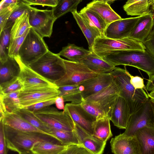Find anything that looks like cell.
I'll list each match as a JSON object with an SVG mask.
<instances>
[{"label":"cell","instance_id":"obj_1","mask_svg":"<svg viewBox=\"0 0 154 154\" xmlns=\"http://www.w3.org/2000/svg\"><path fill=\"white\" fill-rule=\"evenodd\" d=\"M102 58L115 66H129L140 69L147 74L148 79L154 75V56L146 49L114 51Z\"/></svg>","mask_w":154,"mask_h":154},{"label":"cell","instance_id":"obj_2","mask_svg":"<svg viewBox=\"0 0 154 154\" xmlns=\"http://www.w3.org/2000/svg\"><path fill=\"white\" fill-rule=\"evenodd\" d=\"M129 72L116 67L110 73L119 91V96L126 101L131 115L139 109L149 98L144 89H136L130 82Z\"/></svg>","mask_w":154,"mask_h":154},{"label":"cell","instance_id":"obj_3","mask_svg":"<svg viewBox=\"0 0 154 154\" xmlns=\"http://www.w3.org/2000/svg\"><path fill=\"white\" fill-rule=\"evenodd\" d=\"M4 132L8 149L18 153L31 151L37 142L56 139L47 134L19 131L5 125Z\"/></svg>","mask_w":154,"mask_h":154},{"label":"cell","instance_id":"obj_4","mask_svg":"<svg viewBox=\"0 0 154 154\" xmlns=\"http://www.w3.org/2000/svg\"><path fill=\"white\" fill-rule=\"evenodd\" d=\"M28 66L54 84L65 73L64 59L49 50Z\"/></svg>","mask_w":154,"mask_h":154},{"label":"cell","instance_id":"obj_5","mask_svg":"<svg viewBox=\"0 0 154 154\" xmlns=\"http://www.w3.org/2000/svg\"><path fill=\"white\" fill-rule=\"evenodd\" d=\"M49 50L43 38L31 27L20 48L19 57L23 63L28 66Z\"/></svg>","mask_w":154,"mask_h":154},{"label":"cell","instance_id":"obj_6","mask_svg":"<svg viewBox=\"0 0 154 154\" xmlns=\"http://www.w3.org/2000/svg\"><path fill=\"white\" fill-rule=\"evenodd\" d=\"M146 47L143 42L129 38L114 39L100 37L95 40L92 51L102 57L111 52L119 50H137L145 51Z\"/></svg>","mask_w":154,"mask_h":154},{"label":"cell","instance_id":"obj_7","mask_svg":"<svg viewBox=\"0 0 154 154\" xmlns=\"http://www.w3.org/2000/svg\"><path fill=\"white\" fill-rule=\"evenodd\" d=\"M65 73L54 84L57 87L77 85L100 74L96 73L83 64L64 59Z\"/></svg>","mask_w":154,"mask_h":154},{"label":"cell","instance_id":"obj_8","mask_svg":"<svg viewBox=\"0 0 154 154\" xmlns=\"http://www.w3.org/2000/svg\"><path fill=\"white\" fill-rule=\"evenodd\" d=\"M42 122L54 128L67 131H73L75 123L64 111H59L55 107L48 106L34 112Z\"/></svg>","mask_w":154,"mask_h":154},{"label":"cell","instance_id":"obj_9","mask_svg":"<svg viewBox=\"0 0 154 154\" xmlns=\"http://www.w3.org/2000/svg\"><path fill=\"white\" fill-rule=\"evenodd\" d=\"M28 13L31 27L42 38L50 37L56 21L52 10H41L30 6Z\"/></svg>","mask_w":154,"mask_h":154},{"label":"cell","instance_id":"obj_10","mask_svg":"<svg viewBox=\"0 0 154 154\" xmlns=\"http://www.w3.org/2000/svg\"><path fill=\"white\" fill-rule=\"evenodd\" d=\"M119 96V89L113 79L109 85L99 92L84 99V100L104 112L109 118Z\"/></svg>","mask_w":154,"mask_h":154},{"label":"cell","instance_id":"obj_11","mask_svg":"<svg viewBox=\"0 0 154 154\" xmlns=\"http://www.w3.org/2000/svg\"><path fill=\"white\" fill-rule=\"evenodd\" d=\"M152 108L149 98L142 106L130 116L127 126L123 133L134 136L139 130L145 127L154 126Z\"/></svg>","mask_w":154,"mask_h":154},{"label":"cell","instance_id":"obj_12","mask_svg":"<svg viewBox=\"0 0 154 154\" xmlns=\"http://www.w3.org/2000/svg\"><path fill=\"white\" fill-rule=\"evenodd\" d=\"M15 58L20 67L18 78L22 86L21 90H31L48 87H58L23 63L19 57Z\"/></svg>","mask_w":154,"mask_h":154},{"label":"cell","instance_id":"obj_13","mask_svg":"<svg viewBox=\"0 0 154 154\" xmlns=\"http://www.w3.org/2000/svg\"><path fill=\"white\" fill-rule=\"evenodd\" d=\"M58 87H48L37 89L21 90L19 98L21 108L54 99L60 94Z\"/></svg>","mask_w":154,"mask_h":154},{"label":"cell","instance_id":"obj_14","mask_svg":"<svg viewBox=\"0 0 154 154\" xmlns=\"http://www.w3.org/2000/svg\"><path fill=\"white\" fill-rule=\"evenodd\" d=\"M140 16L122 19L109 24L104 32L106 38L120 39L128 38Z\"/></svg>","mask_w":154,"mask_h":154},{"label":"cell","instance_id":"obj_15","mask_svg":"<svg viewBox=\"0 0 154 154\" xmlns=\"http://www.w3.org/2000/svg\"><path fill=\"white\" fill-rule=\"evenodd\" d=\"M110 144L114 154H140L139 144L135 136H128L123 133L112 138Z\"/></svg>","mask_w":154,"mask_h":154},{"label":"cell","instance_id":"obj_16","mask_svg":"<svg viewBox=\"0 0 154 154\" xmlns=\"http://www.w3.org/2000/svg\"><path fill=\"white\" fill-rule=\"evenodd\" d=\"M63 110L70 116L74 123L92 135L93 124L96 120L83 109L80 104L67 103Z\"/></svg>","mask_w":154,"mask_h":154},{"label":"cell","instance_id":"obj_17","mask_svg":"<svg viewBox=\"0 0 154 154\" xmlns=\"http://www.w3.org/2000/svg\"><path fill=\"white\" fill-rule=\"evenodd\" d=\"M112 81L110 73H106L85 80L78 85L84 99L100 91L109 85Z\"/></svg>","mask_w":154,"mask_h":154},{"label":"cell","instance_id":"obj_18","mask_svg":"<svg viewBox=\"0 0 154 154\" xmlns=\"http://www.w3.org/2000/svg\"><path fill=\"white\" fill-rule=\"evenodd\" d=\"M131 116L130 109L126 101L119 96L110 115V120L117 128L125 129Z\"/></svg>","mask_w":154,"mask_h":154},{"label":"cell","instance_id":"obj_19","mask_svg":"<svg viewBox=\"0 0 154 154\" xmlns=\"http://www.w3.org/2000/svg\"><path fill=\"white\" fill-rule=\"evenodd\" d=\"M154 26V18L150 13L140 16L128 38L143 42L149 35Z\"/></svg>","mask_w":154,"mask_h":154},{"label":"cell","instance_id":"obj_20","mask_svg":"<svg viewBox=\"0 0 154 154\" xmlns=\"http://www.w3.org/2000/svg\"><path fill=\"white\" fill-rule=\"evenodd\" d=\"M74 123V131L80 145L91 154H102L106 143L97 139Z\"/></svg>","mask_w":154,"mask_h":154},{"label":"cell","instance_id":"obj_21","mask_svg":"<svg viewBox=\"0 0 154 154\" xmlns=\"http://www.w3.org/2000/svg\"><path fill=\"white\" fill-rule=\"evenodd\" d=\"M71 13L87 41L89 50L92 51L95 40L98 37H102L100 32L82 13L77 11Z\"/></svg>","mask_w":154,"mask_h":154},{"label":"cell","instance_id":"obj_22","mask_svg":"<svg viewBox=\"0 0 154 154\" xmlns=\"http://www.w3.org/2000/svg\"><path fill=\"white\" fill-rule=\"evenodd\" d=\"M86 6L97 13L107 26L111 23L122 18L112 9L106 0H93L88 3Z\"/></svg>","mask_w":154,"mask_h":154},{"label":"cell","instance_id":"obj_23","mask_svg":"<svg viewBox=\"0 0 154 154\" xmlns=\"http://www.w3.org/2000/svg\"><path fill=\"white\" fill-rule=\"evenodd\" d=\"M79 63L99 74L110 73L116 67L103 60L93 51H91Z\"/></svg>","mask_w":154,"mask_h":154},{"label":"cell","instance_id":"obj_24","mask_svg":"<svg viewBox=\"0 0 154 154\" xmlns=\"http://www.w3.org/2000/svg\"><path fill=\"white\" fill-rule=\"evenodd\" d=\"M0 121H2L5 125L17 130L40 133L52 137L50 135L34 127L15 113H6L3 118L0 119Z\"/></svg>","mask_w":154,"mask_h":154},{"label":"cell","instance_id":"obj_25","mask_svg":"<svg viewBox=\"0 0 154 154\" xmlns=\"http://www.w3.org/2000/svg\"><path fill=\"white\" fill-rule=\"evenodd\" d=\"M140 154H154V126L145 127L136 132Z\"/></svg>","mask_w":154,"mask_h":154},{"label":"cell","instance_id":"obj_26","mask_svg":"<svg viewBox=\"0 0 154 154\" xmlns=\"http://www.w3.org/2000/svg\"><path fill=\"white\" fill-rule=\"evenodd\" d=\"M20 67L16 59L8 57L7 60L0 62V85L18 77Z\"/></svg>","mask_w":154,"mask_h":154},{"label":"cell","instance_id":"obj_27","mask_svg":"<svg viewBox=\"0 0 154 154\" xmlns=\"http://www.w3.org/2000/svg\"><path fill=\"white\" fill-rule=\"evenodd\" d=\"M21 90H18L6 94H0V119L7 113H14L21 108L19 97Z\"/></svg>","mask_w":154,"mask_h":154},{"label":"cell","instance_id":"obj_28","mask_svg":"<svg viewBox=\"0 0 154 154\" xmlns=\"http://www.w3.org/2000/svg\"><path fill=\"white\" fill-rule=\"evenodd\" d=\"M54 140H45L37 142L34 144L31 151L33 154H60L68 146L60 142L56 143Z\"/></svg>","mask_w":154,"mask_h":154},{"label":"cell","instance_id":"obj_29","mask_svg":"<svg viewBox=\"0 0 154 154\" xmlns=\"http://www.w3.org/2000/svg\"><path fill=\"white\" fill-rule=\"evenodd\" d=\"M153 0H129L123 6L128 15L141 16L150 12V7Z\"/></svg>","mask_w":154,"mask_h":154},{"label":"cell","instance_id":"obj_30","mask_svg":"<svg viewBox=\"0 0 154 154\" xmlns=\"http://www.w3.org/2000/svg\"><path fill=\"white\" fill-rule=\"evenodd\" d=\"M108 116L96 120L93 124L92 135L104 143L112 136Z\"/></svg>","mask_w":154,"mask_h":154},{"label":"cell","instance_id":"obj_31","mask_svg":"<svg viewBox=\"0 0 154 154\" xmlns=\"http://www.w3.org/2000/svg\"><path fill=\"white\" fill-rule=\"evenodd\" d=\"M91 51L82 47L69 43L66 46L63 47L61 51L57 54L60 56L66 58L69 61L79 63Z\"/></svg>","mask_w":154,"mask_h":154},{"label":"cell","instance_id":"obj_32","mask_svg":"<svg viewBox=\"0 0 154 154\" xmlns=\"http://www.w3.org/2000/svg\"><path fill=\"white\" fill-rule=\"evenodd\" d=\"M58 89L60 92L59 96H62L64 101L79 104L84 100L78 85L59 87Z\"/></svg>","mask_w":154,"mask_h":154},{"label":"cell","instance_id":"obj_33","mask_svg":"<svg viewBox=\"0 0 154 154\" xmlns=\"http://www.w3.org/2000/svg\"><path fill=\"white\" fill-rule=\"evenodd\" d=\"M14 113L20 116L34 127L50 135L57 140L54 136L49 134L50 126L42 122L37 117L34 112L27 108H22L18 109Z\"/></svg>","mask_w":154,"mask_h":154},{"label":"cell","instance_id":"obj_34","mask_svg":"<svg viewBox=\"0 0 154 154\" xmlns=\"http://www.w3.org/2000/svg\"><path fill=\"white\" fill-rule=\"evenodd\" d=\"M49 134L54 136L57 140L63 144L69 146L80 145L75 132L56 129L50 127Z\"/></svg>","mask_w":154,"mask_h":154},{"label":"cell","instance_id":"obj_35","mask_svg":"<svg viewBox=\"0 0 154 154\" xmlns=\"http://www.w3.org/2000/svg\"><path fill=\"white\" fill-rule=\"evenodd\" d=\"M82 0H58L56 6L52 10L54 19L56 20L66 13L77 11L78 5Z\"/></svg>","mask_w":154,"mask_h":154},{"label":"cell","instance_id":"obj_36","mask_svg":"<svg viewBox=\"0 0 154 154\" xmlns=\"http://www.w3.org/2000/svg\"><path fill=\"white\" fill-rule=\"evenodd\" d=\"M31 27L28 12L25 13L15 20L11 29V39L22 36Z\"/></svg>","mask_w":154,"mask_h":154},{"label":"cell","instance_id":"obj_37","mask_svg":"<svg viewBox=\"0 0 154 154\" xmlns=\"http://www.w3.org/2000/svg\"><path fill=\"white\" fill-rule=\"evenodd\" d=\"M80 12L83 14L99 30L102 37H104V32L107 26L102 18L97 13L86 6L82 9Z\"/></svg>","mask_w":154,"mask_h":154},{"label":"cell","instance_id":"obj_38","mask_svg":"<svg viewBox=\"0 0 154 154\" xmlns=\"http://www.w3.org/2000/svg\"><path fill=\"white\" fill-rule=\"evenodd\" d=\"M11 28L4 29L0 33V62L6 61L8 58V53L11 40Z\"/></svg>","mask_w":154,"mask_h":154},{"label":"cell","instance_id":"obj_39","mask_svg":"<svg viewBox=\"0 0 154 154\" xmlns=\"http://www.w3.org/2000/svg\"><path fill=\"white\" fill-rule=\"evenodd\" d=\"M29 6L23 2L22 0H20L17 6L11 15L4 29L11 28L17 18L24 13L28 12Z\"/></svg>","mask_w":154,"mask_h":154},{"label":"cell","instance_id":"obj_40","mask_svg":"<svg viewBox=\"0 0 154 154\" xmlns=\"http://www.w3.org/2000/svg\"><path fill=\"white\" fill-rule=\"evenodd\" d=\"M30 28L27 29L22 36L11 39L8 51V57L14 58L19 57V50Z\"/></svg>","mask_w":154,"mask_h":154},{"label":"cell","instance_id":"obj_41","mask_svg":"<svg viewBox=\"0 0 154 154\" xmlns=\"http://www.w3.org/2000/svg\"><path fill=\"white\" fill-rule=\"evenodd\" d=\"M22 85L18 77L0 85V94H7L18 90H21Z\"/></svg>","mask_w":154,"mask_h":154},{"label":"cell","instance_id":"obj_42","mask_svg":"<svg viewBox=\"0 0 154 154\" xmlns=\"http://www.w3.org/2000/svg\"><path fill=\"white\" fill-rule=\"evenodd\" d=\"M83 109L96 120L108 116L103 111L84 100L80 104Z\"/></svg>","mask_w":154,"mask_h":154},{"label":"cell","instance_id":"obj_43","mask_svg":"<svg viewBox=\"0 0 154 154\" xmlns=\"http://www.w3.org/2000/svg\"><path fill=\"white\" fill-rule=\"evenodd\" d=\"M18 3L11 5L0 10V33L4 29L7 21L11 15L13 11L17 6Z\"/></svg>","mask_w":154,"mask_h":154},{"label":"cell","instance_id":"obj_44","mask_svg":"<svg viewBox=\"0 0 154 154\" xmlns=\"http://www.w3.org/2000/svg\"><path fill=\"white\" fill-rule=\"evenodd\" d=\"M60 154H91L81 145L68 146Z\"/></svg>","mask_w":154,"mask_h":154},{"label":"cell","instance_id":"obj_45","mask_svg":"<svg viewBox=\"0 0 154 154\" xmlns=\"http://www.w3.org/2000/svg\"><path fill=\"white\" fill-rule=\"evenodd\" d=\"M22 2L28 5H41L52 7L57 5L58 0H22Z\"/></svg>","mask_w":154,"mask_h":154},{"label":"cell","instance_id":"obj_46","mask_svg":"<svg viewBox=\"0 0 154 154\" xmlns=\"http://www.w3.org/2000/svg\"><path fill=\"white\" fill-rule=\"evenodd\" d=\"M8 149L4 132V125L0 121V154H8Z\"/></svg>","mask_w":154,"mask_h":154},{"label":"cell","instance_id":"obj_47","mask_svg":"<svg viewBox=\"0 0 154 154\" xmlns=\"http://www.w3.org/2000/svg\"><path fill=\"white\" fill-rule=\"evenodd\" d=\"M56 99L39 103L24 108H27L30 111L34 112L45 107L55 104Z\"/></svg>","mask_w":154,"mask_h":154},{"label":"cell","instance_id":"obj_48","mask_svg":"<svg viewBox=\"0 0 154 154\" xmlns=\"http://www.w3.org/2000/svg\"><path fill=\"white\" fill-rule=\"evenodd\" d=\"M143 43L146 49L154 56V26L151 32Z\"/></svg>","mask_w":154,"mask_h":154},{"label":"cell","instance_id":"obj_49","mask_svg":"<svg viewBox=\"0 0 154 154\" xmlns=\"http://www.w3.org/2000/svg\"><path fill=\"white\" fill-rule=\"evenodd\" d=\"M128 74L130 78V82L136 89H144L146 90L143 78L138 76H134L129 72Z\"/></svg>","mask_w":154,"mask_h":154},{"label":"cell","instance_id":"obj_50","mask_svg":"<svg viewBox=\"0 0 154 154\" xmlns=\"http://www.w3.org/2000/svg\"><path fill=\"white\" fill-rule=\"evenodd\" d=\"M20 0H2L0 2V10L11 5L17 4Z\"/></svg>","mask_w":154,"mask_h":154},{"label":"cell","instance_id":"obj_51","mask_svg":"<svg viewBox=\"0 0 154 154\" xmlns=\"http://www.w3.org/2000/svg\"><path fill=\"white\" fill-rule=\"evenodd\" d=\"M64 101V100L62 96H58L56 98L55 104L57 109L64 110L65 108Z\"/></svg>","mask_w":154,"mask_h":154},{"label":"cell","instance_id":"obj_52","mask_svg":"<svg viewBox=\"0 0 154 154\" xmlns=\"http://www.w3.org/2000/svg\"><path fill=\"white\" fill-rule=\"evenodd\" d=\"M146 88V90L150 92L154 91V75L151 79H148Z\"/></svg>","mask_w":154,"mask_h":154},{"label":"cell","instance_id":"obj_53","mask_svg":"<svg viewBox=\"0 0 154 154\" xmlns=\"http://www.w3.org/2000/svg\"><path fill=\"white\" fill-rule=\"evenodd\" d=\"M149 101L151 104V105L152 108V112H153V124L154 126V102L152 101L149 99Z\"/></svg>","mask_w":154,"mask_h":154},{"label":"cell","instance_id":"obj_54","mask_svg":"<svg viewBox=\"0 0 154 154\" xmlns=\"http://www.w3.org/2000/svg\"><path fill=\"white\" fill-rule=\"evenodd\" d=\"M148 95L149 98L154 102V91L150 92L149 94L148 93Z\"/></svg>","mask_w":154,"mask_h":154},{"label":"cell","instance_id":"obj_55","mask_svg":"<svg viewBox=\"0 0 154 154\" xmlns=\"http://www.w3.org/2000/svg\"><path fill=\"white\" fill-rule=\"evenodd\" d=\"M150 12L153 16L154 18V0L153 1L150 7Z\"/></svg>","mask_w":154,"mask_h":154},{"label":"cell","instance_id":"obj_56","mask_svg":"<svg viewBox=\"0 0 154 154\" xmlns=\"http://www.w3.org/2000/svg\"><path fill=\"white\" fill-rule=\"evenodd\" d=\"M18 154H33L31 151H28L26 152L20 153H18Z\"/></svg>","mask_w":154,"mask_h":154},{"label":"cell","instance_id":"obj_57","mask_svg":"<svg viewBox=\"0 0 154 154\" xmlns=\"http://www.w3.org/2000/svg\"><path fill=\"white\" fill-rule=\"evenodd\" d=\"M114 1H115L113 0H106L107 3L110 5Z\"/></svg>","mask_w":154,"mask_h":154}]
</instances>
